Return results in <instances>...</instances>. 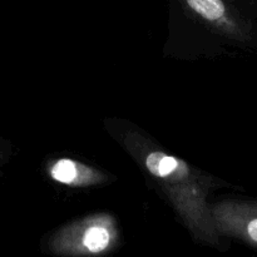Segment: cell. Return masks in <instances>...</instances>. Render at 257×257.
<instances>
[{
	"label": "cell",
	"instance_id": "6da1fadb",
	"mask_svg": "<svg viewBox=\"0 0 257 257\" xmlns=\"http://www.w3.org/2000/svg\"><path fill=\"white\" fill-rule=\"evenodd\" d=\"M146 165L151 173L162 178L168 177L178 168L177 160L161 152H153L148 155Z\"/></svg>",
	"mask_w": 257,
	"mask_h": 257
},
{
	"label": "cell",
	"instance_id": "7a4b0ae2",
	"mask_svg": "<svg viewBox=\"0 0 257 257\" xmlns=\"http://www.w3.org/2000/svg\"><path fill=\"white\" fill-rule=\"evenodd\" d=\"M188 7L205 19L217 22L226 15V7L222 0H186Z\"/></svg>",
	"mask_w": 257,
	"mask_h": 257
},
{
	"label": "cell",
	"instance_id": "3957f363",
	"mask_svg": "<svg viewBox=\"0 0 257 257\" xmlns=\"http://www.w3.org/2000/svg\"><path fill=\"white\" fill-rule=\"evenodd\" d=\"M110 236L109 232L104 227L100 226H92L88 228L83 237V245L90 251V252H100L105 250L109 245Z\"/></svg>",
	"mask_w": 257,
	"mask_h": 257
},
{
	"label": "cell",
	"instance_id": "277c9868",
	"mask_svg": "<svg viewBox=\"0 0 257 257\" xmlns=\"http://www.w3.org/2000/svg\"><path fill=\"white\" fill-rule=\"evenodd\" d=\"M236 217L241 220L240 225L237 223V228H241L243 236L257 246V205L248 206L245 208V212L237 213Z\"/></svg>",
	"mask_w": 257,
	"mask_h": 257
},
{
	"label": "cell",
	"instance_id": "5b68a950",
	"mask_svg": "<svg viewBox=\"0 0 257 257\" xmlns=\"http://www.w3.org/2000/svg\"><path fill=\"white\" fill-rule=\"evenodd\" d=\"M77 175V166L70 160L58 161L52 168V177L60 183L73 182Z\"/></svg>",
	"mask_w": 257,
	"mask_h": 257
}]
</instances>
